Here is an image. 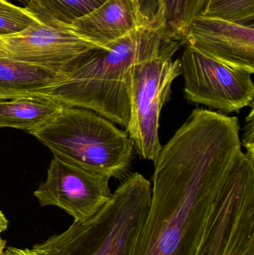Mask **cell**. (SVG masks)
Returning <instances> with one entry per match:
<instances>
[{"label": "cell", "instance_id": "1", "mask_svg": "<svg viewBox=\"0 0 254 255\" xmlns=\"http://www.w3.org/2000/svg\"><path fill=\"white\" fill-rule=\"evenodd\" d=\"M237 117L196 109L154 161L150 206L133 255H193L243 152Z\"/></svg>", "mask_w": 254, "mask_h": 255}, {"label": "cell", "instance_id": "2", "mask_svg": "<svg viewBox=\"0 0 254 255\" xmlns=\"http://www.w3.org/2000/svg\"><path fill=\"white\" fill-rule=\"evenodd\" d=\"M180 45L169 37L158 18L147 26L84 54L69 70L66 80L44 96L67 107L92 111L125 128L129 121L133 67L177 51Z\"/></svg>", "mask_w": 254, "mask_h": 255}, {"label": "cell", "instance_id": "3", "mask_svg": "<svg viewBox=\"0 0 254 255\" xmlns=\"http://www.w3.org/2000/svg\"><path fill=\"white\" fill-rule=\"evenodd\" d=\"M151 196L150 181L139 172L131 174L96 214L74 221L31 250L36 255H133Z\"/></svg>", "mask_w": 254, "mask_h": 255}, {"label": "cell", "instance_id": "4", "mask_svg": "<svg viewBox=\"0 0 254 255\" xmlns=\"http://www.w3.org/2000/svg\"><path fill=\"white\" fill-rule=\"evenodd\" d=\"M29 133L54 155L110 178L123 177L132 160L134 145L126 131L88 109L65 106Z\"/></svg>", "mask_w": 254, "mask_h": 255}, {"label": "cell", "instance_id": "5", "mask_svg": "<svg viewBox=\"0 0 254 255\" xmlns=\"http://www.w3.org/2000/svg\"><path fill=\"white\" fill-rule=\"evenodd\" d=\"M193 255H254V152H242L222 185Z\"/></svg>", "mask_w": 254, "mask_h": 255}, {"label": "cell", "instance_id": "6", "mask_svg": "<svg viewBox=\"0 0 254 255\" xmlns=\"http://www.w3.org/2000/svg\"><path fill=\"white\" fill-rule=\"evenodd\" d=\"M177 51H170L133 67L129 88L130 117L125 131L140 158L155 161L162 145L160 118L169 101L172 83L181 75Z\"/></svg>", "mask_w": 254, "mask_h": 255}, {"label": "cell", "instance_id": "7", "mask_svg": "<svg viewBox=\"0 0 254 255\" xmlns=\"http://www.w3.org/2000/svg\"><path fill=\"white\" fill-rule=\"evenodd\" d=\"M184 97L196 105L228 115L254 104L252 74L222 64L186 46L181 58Z\"/></svg>", "mask_w": 254, "mask_h": 255}, {"label": "cell", "instance_id": "8", "mask_svg": "<svg viewBox=\"0 0 254 255\" xmlns=\"http://www.w3.org/2000/svg\"><path fill=\"white\" fill-rule=\"evenodd\" d=\"M110 178L54 155L46 181L34 193L41 207L56 206L84 221L111 199Z\"/></svg>", "mask_w": 254, "mask_h": 255}, {"label": "cell", "instance_id": "9", "mask_svg": "<svg viewBox=\"0 0 254 255\" xmlns=\"http://www.w3.org/2000/svg\"><path fill=\"white\" fill-rule=\"evenodd\" d=\"M97 47L101 46L69 26H54L39 20L17 34L0 37V58L67 75L79 58Z\"/></svg>", "mask_w": 254, "mask_h": 255}, {"label": "cell", "instance_id": "10", "mask_svg": "<svg viewBox=\"0 0 254 255\" xmlns=\"http://www.w3.org/2000/svg\"><path fill=\"white\" fill-rule=\"evenodd\" d=\"M183 44L222 64L254 73V24L198 16L187 27Z\"/></svg>", "mask_w": 254, "mask_h": 255}, {"label": "cell", "instance_id": "11", "mask_svg": "<svg viewBox=\"0 0 254 255\" xmlns=\"http://www.w3.org/2000/svg\"><path fill=\"white\" fill-rule=\"evenodd\" d=\"M135 0H106L96 9L76 19L70 28L97 46H105L158 19Z\"/></svg>", "mask_w": 254, "mask_h": 255}, {"label": "cell", "instance_id": "12", "mask_svg": "<svg viewBox=\"0 0 254 255\" xmlns=\"http://www.w3.org/2000/svg\"><path fill=\"white\" fill-rule=\"evenodd\" d=\"M67 78L58 70L0 58V100L47 95Z\"/></svg>", "mask_w": 254, "mask_h": 255}, {"label": "cell", "instance_id": "13", "mask_svg": "<svg viewBox=\"0 0 254 255\" xmlns=\"http://www.w3.org/2000/svg\"><path fill=\"white\" fill-rule=\"evenodd\" d=\"M64 107L44 95L0 100V128H13L29 133L47 124Z\"/></svg>", "mask_w": 254, "mask_h": 255}, {"label": "cell", "instance_id": "14", "mask_svg": "<svg viewBox=\"0 0 254 255\" xmlns=\"http://www.w3.org/2000/svg\"><path fill=\"white\" fill-rule=\"evenodd\" d=\"M106 0H30L25 7L40 22L67 27L93 11Z\"/></svg>", "mask_w": 254, "mask_h": 255}, {"label": "cell", "instance_id": "15", "mask_svg": "<svg viewBox=\"0 0 254 255\" xmlns=\"http://www.w3.org/2000/svg\"><path fill=\"white\" fill-rule=\"evenodd\" d=\"M208 0H158L156 14L172 40L183 44L186 29L202 13Z\"/></svg>", "mask_w": 254, "mask_h": 255}, {"label": "cell", "instance_id": "16", "mask_svg": "<svg viewBox=\"0 0 254 255\" xmlns=\"http://www.w3.org/2000/svg\"><path fill=\"white\" fill-rule=\"evenodd\" d=\"M200 16L251 25L254 20V0H208Z\"/></svg>", "mask_w": 254, "mask_h": 255}, {"label": "cell", "instance_id": "17", "mask_svg": "<svg viewBox=\"0 0 254 255\" xmlns=\"http://www.w3.org/2000/svg\"><path fill=\"white\" fill-rule=\"evenodd\" d=\"M37 21L26 7L0 0V37L21 32Z\"/></svg>", "mask_w": 254, "mask_h": 255}, {"label": "cell", "instance_id": "18", "mask_svg": "<svg viewBox=\"0 0 254 255\" xmlns=\"http://www.w3.org/2000/svg\"><path fill=\"white\" fill-rule=\"evenodd\" d=\"M242 145L245 147L246 151L254 152V104L251 106V112L246 120L244 133L243 135Z\"/></svg>", "mask_w": 254, "mask_h": 255}, {"label": "cell", "instance_id": "19", "mask_svg": "<svg viewBox=\"0 0 254 255\" xmlns=\"http://www.w3.org/2000/svg\"><path fill=\"white\" fill-rule=\"evenodd\" d=\"M7 249L12 255H36L34 252L29 249L22 250V249L14 248V247H7Z\"/></svg>", "mask_w": 254, "mask_h": 255}, {"label": "cell", "instance_id": "20", "mask_svg": "<svg viewBox=\"0 0 254 255\" xmlns=\"http://www.w3.org/2000/svg\"><path fill=\"white\" fill-rule=\"evenodd\" d=\"M7 226H8V221H7L5 216L3 214L2 211L0 210V235L7 230Z\"/></svg>", "mask_w": 254, "mask_h": 255}, {"label": "cell", "instance_id": "21", "mask_svg": "<svg viewBox=\"0 0 254 255\" xmlns=\"http://www.w3.org/2000/svg\"><path fill=\"white\" fill-rule=\"evenodd\" d=\"M6 247V241H4V240L1 239L0 238V254L2 253L3 250L5 249Z\"/></svg>", "mask_w": 254, "mask_h": 255}, {"label": "cell", "instance_id": "22", "mask_svg": "<svg viewBox=\"0 0 254 255\" xmlns=\"http://www.w3.org/2000/svg\"><path fill=\"white\" fill-rule=\"evenodd\" d=\"M0 255H12L11 253H10V252L9 251L8 249H7V247H5V249H4V250H3L2 253L0 254Z\"/></svg>", "mask_w": 254, "mask_h": 255}, {"label": "cell", "instance_id": "23", "mask_svg": "<svg viewBox=\"0 0 254 255\" xmlns=\"http://www.w3.org/2000/svg\"><path fill=\"white\" fill-rule=\"evenodd\" d=\"M19 2L22 3V4H25V6L28 4V3L29 2L30 0H17Z\"/></svg>", "mask_w": 254, "mask_h": 255}, {"label": "cell", "instance_id": "24", "mask_svg": "<svg viewBox=\"0 0 254 255\" xmlns=\"http://www.w3.org/2000/svg\"><path fill=\"white\" fill-rule=\"evenodd\" d=\"M135 1H138V2H140V4H141V5H142V1H143V0H135ZM142 7H143V6H142Z\"/></svg>", "mask_w": 254, "mask_h": 255}]
</instances>
